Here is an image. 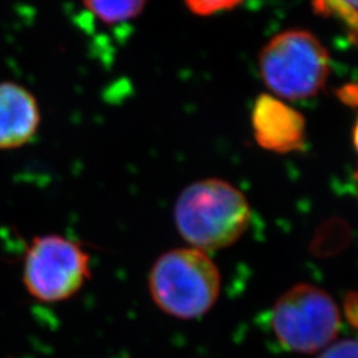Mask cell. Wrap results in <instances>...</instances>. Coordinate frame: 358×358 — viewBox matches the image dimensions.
<instances>
[{
	"label": "cell",
	"mask_w": 358,
	"mask_h": 358,
	"mask_svg": "<svg viewBox=\"0 0 358 358\" xmlns=\"http://www.w3.org/2000/svg\"><path fill=\"white\" fill-rule=\"evenodd\" d=\"M353 145H355V149H356L358 155V117L357 121H356V125H355V130H353ZM356 183H357L358 192V170L357 173H356Z\"/></svg>",
	"instance_id": "obj_11"
},
{
	"label": "cell",
	"mask_w": 358,
	"mask_h": 358,
	"mask_svg": "<svg viewBox=\"0 0 358 358\" xmlns=\"http://www.w3.org/2000/svg\"><path fill=\"white\" fill-rule=\"evenodd\" d=\"M90 278V256L80 244L62 235L36 238L27 251L23 282L40 301L68 300Z\"/></svg>",
	"instance_id": "obj_5"
},
{
	"label": "cell",
	"mask_w": 358,
	"mask_h": 358,
	"mask_svg": "<svg viewBox=\"0 0 358 358\" xmlns=\"http://www.w3.org/2000/svg\"><path fill=\"white\" fill-rule=\"evenodd\" d=\"M317 358H358V340L346 338L322 349Z\"/></svg>",
	"instance_id": "obj_10"
},
{
	"label": "cell",
	"mask_w": 358,
	"mask_h": 358,
	"mask_svg": "<svg viewBox=\"0 0 358 358\" xmlns=\"http://www.w3.org/2000/svg\"><path fill=\"white\" fill-rule=\"evenodd\" d=\"M92 15L106 24L125 23L141 15L146 0H83Z\"/></svg>",
	"instance_id": "obj_8"
},
{
	"label": "cell",
	"mask_w": 358,
	"mask_h": 358,
	"mask_svg": "<svg viewBox=\"0 0 358 358\" xmlns=\"http://www.w3.org/2000/svg\"><path fill=\"white\" fill-rule=\"evenodd\" d=\"M220 275L214 262L196 248L171 250L159 256L149 275L154 303L165 313L192 320L217 301Z\"/></svg>",
	"instance_id": "obj_2"
},
{
	"label": "cell",
	"mask_w": 358,
	"mask_h": 358,
	"mask_svg": "<svg viewBox=\"0 0 358 358\" xmlns=\"http://www.w3.org/2000/svg\"><path fill=\"white\" fill-rule=\"evenodd\" d=\"M174 217L192 248L215 251L235 243L247 230L251 208L242 192L222 179H202L179 194Z\"/></svg>",
	"instance_id": "obj_1"
},
{
	"label": "cell",
	"mask_w": 358,
	"mask_h": 358,
	"mask_svg": "<svg viewBox=\"0 0 358 358\" xmlns=\"http://www.w3.org/2000/svg\"><path fill=\"white\" fill-rule=\"evenodd\" d=\"M341 327L331 294L310 284H297L282 294L271 312V329L288 352L312 355L331 345Z\"/></svg>",
	"instance_id": "obj_4"
},
{
	"label": "cell",
	"mask_w": 358,
	"mask_h": 358,
	"mask_svg": "<svg viewBox=\"0 0 358 358\" xmlns=\"http://www.w3.org/2000/svg\"><path fill=\"white\" fill-rule=\"evenodd\" d=\"M341 1H344L346 6H350V7L358 10V0H341Z\"/></svg>",
	"instance_id": "obj_12"
},
{
	"label": "cell",
	"mask_w": 358,
	"mask_h": 358,
	"mask_svg": "<svg viewBox=\"0 0 358 358\" xmlns=\"http://www.w3.org/2000/svg\"><path fill=\"white\" fill-rule=\"evenodd\" d=\"M242 0H186L187 7L192 13L201 16L230 10L238 6Z\"/></svg>",
	"instance_id": "obj_9"
},
{
	"label": "cell",
	"mask_w": 358,
	"mask_h": 358,
	"mask_svg": "<svg viewBox=\"0 0 358 358\" xmlns=\"http://www.w3.org/2000/svg\"><path fill=\"white\" fill-rule=\"evenodd\" d=\"M252 130L262 148L273 153H292L303 149L306 121L297 110L280 99L263 94L252 109Z\"/></svg>",
	"instance_id": "obj_6"
},
{
	"label": "cell",
	"mask_w": 358,
	"mask_h": 358,
	"mask_svg": "<svg viewBox=\"0 0 358 358\" xmlns=\"http://www.w3.org/2000/svg\"><path fill=\"white\" fill-rule=\"evenodd\" d=\"M40 110L34 94L13 81L0 83V149H16L38 131Z\"/></svg>",
	"instance_id": "obj_7"
},
{
	"label": "cell",
	"mask_w": 358,
	"mask_h": 358,
	"mask_svg": "<svg viewBox=\"0 0 358 358\" xmlns=\"http://www.w3.org/2000/svg\"><path fill=\"white\" fill-rule=\"evenodd\" d=\"M259 66L263 81L278 99L297 101L324 88L331 73V56L310 32L289 29L263 48Z\"/></svg>",
	"instance_id": "obj_3"
}]
</instances>
